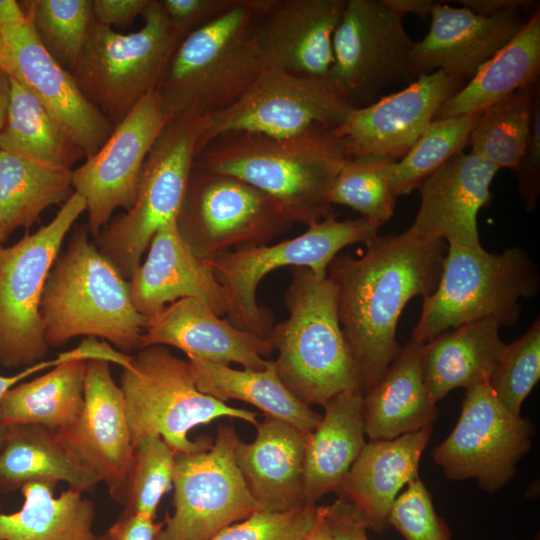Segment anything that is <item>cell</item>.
I'll return each mask as SVG.
<instances>
[{
    "label": "cell",
    "instance_id": "1",
    "mask_svg": "<svg viewBox=\"0 0 540 540\" xmlns=\"http://www.w3.org/2000/svg\"><path fill=\"white\" fill-rule=\"evenodd\" d=\"M366 247L359 257L337 255L327 269L364 393L379 382L400 351L396 328L406 304L436 289L448 245L404 231L377 235Z\"/></svg>",
    "mask_w": 540,
    "mask_h": 540
},
{
    "label": "cell",
    "instance_id": "2",
    "mask_svg": "<svg viewBox=\"0 0 540 540\" xmlns=\"http://www.w3.org/2000/svg\"><path fill=\"white\" fill-rule=\"evenodd\" d=\"M347 160L330 130L287 139L228 132L197 151L193 168L235 177L273 200L292 224L309 226L334 215L329 193Z\"/></svg>",
    "mask_w": 540,
    "mask_h": 540
},
{
    "label": "cell",
    "instance_id": "3",
    "mask_svg": "<svg viewBox=\"0 0 540 540\" xmlns=\"http://www.w3.org/2000/svg\"><path fill=\"white\" fill-rule=\"evenodd\" d=\"M87 226H78L58 255L41 300L44 338L60 346L77 336L102 338L121 352L140 350L148 318L134 307L130 283L90 243Z\"/></svg>",
    "mask_w": 540,
    "mask_h": 540
},
{
    "label": "cell",
    "instance_id": "4",
    "mask_svg": "<svg viewBox=\"0 0 540 540\" xmlns=\"http://www.w3.org/2000/svg\"><path fill=\"white\" fill-rule=\"evenodd\" d=\"M258 7L259 0H236L182 39L156 86L170 118L226 108L266 69L254 34Z\"/></svg>",
    "mask_w": 540,
    "mask_h": 540
},
{
    "label": "cell",
    "instance_id": "5",
    "mask_svg": "<svg viewBox=\"0 0 540 540\" xmlns=\"http://www.w3.org/2000/svg\"><path fill=\"white\" fill-rule=\"evenodd\" d=\"M291 276L284 294L289 316L270 334L279 378L308 406H322L347 389L364 392L340 325L335 285L308 268L294 267Z\"/></svg>",
    "mask_w": 540,
    "mask_h": 540
},
{
    "label": "cell",
    "instance_id": "6",
    "mask_svg": "<svg viewBox=\"0 0 540 540\" xmlns=\"http://www.w3.org/2000/svg\"><path fill=\"white\" fill-rule=\"evenodd\" d=\"M539 287L537 267L520 246L495 254L483 247L448 245L440 280L434 292L423 298L411 340L424 344L484 318L513 326L520 316L518 301L536 296Z\"/></svg>",
    "mask_w": 540,
    "mask_h": 540
},
{
    "label": "cell",
    "instance_id": "7",
    "mask_svg": "<svg viewBox=\"0 0 540 540\" xmlns=\"http://www.w3.org/2000/svg\"><path fill=\"white\" fill-rule=\"evenodd\" d=\"M143 27L123 34L92 21L69 69L84 96L115 125L155 89L172 54L188 34L173 24L159 0L142 13Z\"/></svg>",
    "mask_w": 540,
    "mask_h": 540
},
{
    "label": "cell",
    "instance_id": "8",
    "mask_svg": "<svg viewBox=\"0 0 540 540\" xmlns=\"http://www.w3.org/2000/svg\"><path fill=\"white\" fill-rule=\"evenodd\" d=\"M133 445L145 435H160L176 452H191L210 445L211 437L192 441L188 433L196 426L229 417L257 425V413L231 407L198 390L188 359L172 354L165 346L139 350L120 376Z\"/></svg>",
    "mask_w": 540,
    "mask_h": 540
},
{
    "label": "cell",
    "instance_id": "9",
    "mask_svg": "<svg viewBox=\"0 0 540 540\" xmlns=\"http://www.w3.org/2000/svg\"><path fill=\"white\" fill-rule=\"evenodd\" d=\"M204 126L205 116L197 113L169 120L145 159L134 204L95 238L98 250L126 280L158 229L177 217Z\"/></svg>",
    "mask_w": 540,
    "mask_h": 540
},
{
    "label": "cell",
    "instance_id": "10",
    "mask_svg": "<svg viewBox=\"0 0 540 540\" xmlns=\"http://www.w3.org/2000/svg\"><path fill=\"white\" fill-rule=\"evenodd\" d=\"M379 227L363 217L340 221L335 214L307 226L304 233L273 245L244 247L209 261L227 302V319L235 327L269 337L271 311L257 303L260 281L281 267H303L327 275L331 261L349 245L371 242Z\"/></svg>",
    "mask_w": 540,
    "mask_h": 540
},
{
    "label": "cell",
    "instance_id": "11",
    "mask_svg": "<svg viewBox=\"0 0 540 540\" xmlns=\"http://www.w3.org/2000/svg\"><path fill=\"white\" fill-rule=\"evenodd\" d=\"M84 211L85 199L74 192L48 224L11 246L0 245L2 366L26 368L47 355L40 312L44 286L66 234Z\"/></svg>",
    "mask_w": 540,
    "mask_h": 540
},
{
    "label": "cell",
    "instance_id": "12",
    "mask_svg": "<svg viewBox=\"0 0 540 540\" xmlns=\"http://www.w3.org/2000/svg\"><path fill=\"white\" fill-rule=\"evenodd\" d=\"M178 232L199 258L267 245L292 225L278 205L229 175L193 168L176 217Z\"/></svg>",
    "mask_w": 540,
    "mask_h": 540
},
{
    "label": "cell",
    "instance_id": "13",
    "mask_svg": "<svg viewBox=\"0 0 540 540\" xmlns=\"http://www.w3.org/2000/svg\"><path fill=\"white\" fill-rule=\"evenodd\" d=\"M402 19L381 0H346L332 39L328 79L353 108L375 102L390 86L417 78L415 42Z\"/></svg>",
    "mask_w": 540,
    "mask_h": 540
},
{
    "label": "cell",
    "instance_id": "14",
    "mask_svg": "<svg viewBox=\"0 0 540 540\" xmlns=\"http://www.w3.org/2000/svg\"><path fill=\"white\" fill-rule=\"evenodd\" d=\"M238 439L232 425L221 424L210 445L176 452L174 513L155 540H209L257 511L235 461Z\"/></svg>",
    "mask_w": 540,
    "mask_h": 540
},
{
    "label": "cell",
    "instance_id": "15",
    "mask_svg": "<svg viewBox=\"0 0 540 540\" xmlns=\"http://www.w3.org/2000/svg\"><path fill=\"white\" fill-rule=\"evenodd\" d=\"M352 109L328 78L266 68L235 102L205 116L198 150L228 132L287 139L317 130L334 131Z\"/></svg>",
    "mask_w": 540,
    "mask_h": 540
},
{
    "label": "cell",
    "instance_id": "16",
    "mask_svg": "<svg viewBox=\"0 0 540 540\" xmlns=\"http://www.w3.org/2000/svg\"><path fill=\"white\" fill-rule=\"evenodd\" d=\"M533 434V424L507 410L485 382L466 390L458 422L432 458L449 480L475 479L494 493L514 476Z\"/></svg>",
    "mask_w": 540,
    "mask_h": 540
},
{
    "label": "cell",
    "instance_id": "17",
    "mask_svg": "<svg viewBox=\"0 0 540 540\" xmlns=\"http://www.w3.org/2000/svg\"><path fill=\"white\" fill-rule=\"evenodd\" d=\"M171 118L155 89L115 125L105 143L73 169L74 192L85 199L87 229L96 238L117 208L134 204L141 170L156 139Z\"/></svg>",
    "mask_w": 540,
    "mask_h": 540
},
{
    "label": "cell",
    "instance_id": "18",
    "mask_svg": "<svg viewBox=\"0 0 540 540\" xmlns=\"http://www.w3.org/2000/svg\"><path fill=\"white\" fill-rule=\"evenodd\" d=\"M0 33V67L36 97L85 159L93 156L115 124L88 101L70 71L45 50L28 14L24 22Z\"/></svg>",
    "mask_w": 540,
    "mask_h": 540
},
{
    "label": "cell",
    "instance_id": "19",
    "mask_svg": "<svg viewBox=\"0 0 540 540\" xmlns=\"http://www.w3.org/2000/svg\"><path fill=\"white\" fill-rule=\"evenodd\" d=\"M467 81L441 70L420 75L404 89L353 108L333 132L348 159L365 155L398 161L413 147L439 108Z\"/></svg>",
    "mask_w": 540,
    "mask_h": 540
},
{
    "label": "cell",
    "instance_id": "20",
    "mask_svg": "<svg viewBox=\"0 0 540 540\" xmlns=\"http://www.w3.org/2000/svg\"><path fill=\"white\" fill-rule=\"evenodd\" d=\"M57 432L121 504L134 445L124 396L109 362L87 361L82 409L71 424Z\"/></svg>",
    "mask_w": 540,
    "mask_h": 540
},
{
    "label": "cell",
    "instance_id": "21",
    "mask_svg": "<svg viewBox=\"0 0 540 540\" xmlns=\"http://www.w3.org/2000/svg\"><path fill=\"white\" fill-rule=\"evenodd\" d=\"M346 0H272L254 34L265 68L328 78L332 39Z\"/></svg>",
    "mask_w": 540,
    "mask_h": 540
},
{
    "label": "cell",
    "instance_id": "22",
    "mask_svg": "<svg viewBox=\"0 0 540 540\" xmlns=\"http://www.w3.org/2000/svg\"><path fill=\"white\" fill-rule=\"evenodd\" d=\"M529 11L512 8L485 17L437 2L427 35L414 45L415 76L441 70L468 81L520 31Z\"/></svg>",
    "mask_w": 540,
    "mask_h": 540
},
{
    "label": "cell",
    "instance_id": "23",
    "mask_svg": "<svg viewBox=\"0 0 540 540\" xmlns=\"http://www.w3.org/2000/svg\"><path fill=\"white\" fill-rule=\"evenodd\" d=\"M499 169L473 152L457 153L420 186L421 202L409 234L448 245L482 247L477 215L491 200Z\"/></svg>",
    "mask_w": 540,
    "mask_h": 540
},
{
    "label": "cell",
    "instance_id": "24",
    "mask_svg": "<svg viewBox=\"0 0 540 540\" xmlns=\"http://www.w3.org/2000/svg\"><path fill=\"white\" fill-rule=\"evenodd\" d=\"M172 346L187 359L218 364L236 363L250 370H262L275 350L271 337L241 330L217 315L199 299H179L148 318L140 350L149 346Z\"/></svg>",
    "mask_w": 540,
    "mask_h": 540
},
{
    "label": "cell",
    "instance_id": "25",
    "mask_svg": "<svg viewBox=\"0 0 540 540\" xmlns=\"http://www.w3.org/2000/svg\"><path fill=\"white\" fill-rule=\"evenodd\" d=\"M147 257L129 280L131 300L147 318L183 298L199 299L219 316L227 313L224 290L211 262L197 257L183 242L176 218L162 225Z\"/></svg>",
    "mask_w": 540,
    "mask_h": 540
},
{
    "label": "cell",
    "instance_id": "26",
    "mask_svg": "<svg viewBox=\"0 0 540 540\" xmlns=\"http://www.w3.org/2000/svg\"><path fill=\"white\" fill-rule=\"evenodd\" d=\"M251 443L238 439L234 456L256 512L284 513L307 505L303 492L307 434L270 417L257 423Z\"/></svg>",
    "mask_w": 540,
    "mask_h": 540
},
{
    "label": "cell",
    "instance_id": "27",
    "mask_svg": "<svg viewBox=\"0 0 540 540\" xmlns=\"http://www.w3.org/2000/svg\"><path fill=\"white\" fill-rule=\"evenodd\" d=\"M433 426L393 439L369 440L337 489L338 497L351 502L367 528L384 533L390 509L400 490L419 477V463Z\"/></svg>",
    "mask_w": 540,
    "mask_h": 540
},
{
    "label": "cell",
    "instance_id": "28",
    "mask_svg": "<svg viewBox=\"0 0 540 540\" xmlns=\"http://www.w3.org/2000/svg\"><path fill=\"white\" fill-rule=\"evenodd\" d=\"M364 392L344 390L322 406L316 428L307 434L303 492L306 504H317L336 492L366 444L362 415Z\"/></svg>",
    "mask_w": 540,
    "mask_h": 540
},
{
    "label": "cell",
    "instance_id": "29",
    "mask_svg": "<svg viewBox=\"0 0 540 540\" xmlns=\"http://www.w3.org/2000/svg\"><path fill=\"white\" fill-rule=\"evenodd\" d=\"M499 328L492 318L478 319L421 345L422 377L435 403L456 388L488 382L506 347Z\"/></svg>",
    "mask_w": 540,
    "mask_h": 540
},
{
    "label": "cell",
    "instance_id": "30",
    "mask_svg": "<svg viewBox=\"0 0 540 540\" xmlns=\"http://www.w3.org/2000/svg\"><path fill=\"white\" fill-rule=\"evenodd\" d=\"M407 342L379 382L364 393L362 415L369 440L393 439L432 426L439 414L423 381L420 347Z\"/></svg>",
    "mask_w": 540,
    "mask_h": 540
},
{
    "label": "cell",
    "instance_id": "31",
    "mask_svg": "<svg viewBox=\"0 0 540 540\" xmlns=\"http://www.w3.org/2000/svg\"><path fill=\"white\" fill-rule=\"evenodd\" d=\"M35 481L65 482L83 493L92 492L101 482L57 430L38 424L9 425L0 449V493Z\"/></svg>",
    "mask_w": 540,
    "mask_h": 540
},
{
    "label": "cell",
    "instance_id": "32",
    "mask_svg": "<svg viewBox=\"0 0 540 540\" xmlns=\"http://www.w3.org/2000/svg\"><path fill=\"white\" fill-rule=\"evenodd\" d=\"M540 11L486 61L437 111L434 120L483 112L517 90L539 82Z\"/></svg>",
    "mask_w": 540,
    "mask_h": 540
},
{
    "label": "cell",
    "instance_id": "33",
    "mask_svg": "<svg viewBox=\"0 0 540 540\" xmlns=\"http://www.w3.org/2000/svg\"><path fill=\"white\" fill-rule=\"evenodd\" d=\"M199 391L219 401L237 399L252 404L265 416L282 420L302 433L312 432L321 415L301 402L279 378L273 360L262 370L233 369L207 360L188 359Z\"/></svg>",
    "mask_w": 540,
    "mask_h": 540
},
{
    "label": "cell",
    "instance_id": "34",
    "mask_svg": "<svg viewBox=\"0 0 540 540\" xmlns=\"http://www.w3.org/2000/svg\"><path fill=\"white\" fill-rule=\"evenodd\" d=\"M56 484L35 481L20 490V510L0 513V540H91L95 508L84 493L68 488L54 496Z\"/></svg>",
    "mask_w": 540,
    "mask_h": 540
},
{
    "label": "cell",
    "instance_id": "35",
    "mask_svg": "<svg viewBox=\"0 0 540 540\" xmlns=\"http://www.w3.org/2000/svg\"><path fill=\"white\" fill-rule=\"evenodd\" d=\"M86 364L84 359L68 360L9 389L0 401V423L38 424L57 431L71 424L84 403Z\"/></svg>",
    "mask_w": 540,
    "mask_h": 540
},
{
    "label": "cell",
    "instance_id": "36",
    "mask_svg": "<svg viewBox=\"0 0 540 540\" xmlns=\"http://www.w3.org/2000/svg\"><path fill=\"white\" fill-rule=\"evenodd\" d=\"M72 171L0 150V228L6 236L32 226L49 206L65 203L74 194Z\"/></svg>",
    "mask_w": 540,
    "mask_h": 540
},
{
    "label": "cell",
    "instance_id": "37",
    "mask_svg": "<svg viewBox=\"0 0 540 540\" xmlns=\"http://www.w3.org/2000/svg\"><path fill=\"white\" fill-rule=\"evenodd\" d=\"M10 79L5 124L0 131V150L52 167L72 170L85 158L44 106L16 80Z\"/></svg>",
    "mask_w": 540,
    "mask_h": 540
},
{
    "label": "cell",
    "instance_id": "38",
    "mask_svg": "<svg viewBox=\"0 0 540 540\" xmlns=\"http://www.w3.org/2000/svg\"><path fill=\"white\" fill-rule=\"evenodd\" d=\"M540 83L522 88L487 108L473 128L471 152L499 170L515 171L525 151Z\"/></svg>",
    "mask_w": 540,
    "mask_h": 540
},
{
    "label": "cell",
    "instance_id": "39",
    "mask_svg": "<svg viewBox=\"0 0 540 540\" xmlns=\"http://www.w3.org/2000/svg\"><path fill=\"white\" fill-rule=\"evenodd\" d=\"M396 160L365 155L348 159L329 193L331 205H343L381 227L394 212L397 196L392 187Z\"/></svg>",
    "mask_w": 540,
    "mask_h": 540
},
{
    "label": "cell",
    "instance_id": "40",
    "mask_svg": "<svg viewBox=\"0 0 540 540\" xmlns=\"http://www.w3.org/2000/svg\"><path fill=\"white\" fill-rule=\"evenodd\" d=\"M483 112L433 120L409 152L395 162L392 175L395 195L399 197L418 189L449 159L462 152Z\"/></svg>",
    "mask_w": 540,
    "mask_h": 540
},
{
    "label": "cell",
    "instance_id": "41",
    "mask_svg": "<svg viewBox=\"0 0 540 540\" xmlns=\"http://www.w3.org/2000/svg\"><path fill=\"white\" fill-rule=\"evenodd\" d=\"M45 50L62 67L77 60L93 21L92 0H32L22 2Z\"/></svg>",
    "mask_w": 540,
    "mask_h": 540
},
{
    "label": "cell",
    "instance_id": "42",
    "mask_svg": "<svg viewBox=\"0 0 540 540\" xmlns=\"http://www.w3.org/2000/svg\"><path fill=\"white\" fill-rule=\"evenodd\" d=\"M176 451L158 434H148L134 445L122 505L155 519L158 505L172 484Z\"/></svg>",
    "mask_w": 540,
    "mask_h": 540
},
{
    "label": "cell",
    "instance_id": "43",
    "mask_svg": "<svg viewBox=\"0 0 540 540\" xmlns=\"http://www.w3.org/2000/svg\"><path fill=\"white\" fill-rule=\"evenodd\" d=\"M540 378V319L506 347L493 370L488 385L499 402L520 415L523 401Z\"/></svg>",
    "mask_w": 540,
    "mask_h": 540
},
{
    "label": "cell",
    "instance_id": "44",
    "mask_svg": "<svg viewBox=\"0 0 540 540\" xmlns=\"http://www.w3.org/2000/svg\"><path fill=\"white\" fill-rule=\"evenodd\" d=\"M388 525L405 540H452L448 525L437 514L431 494L419 477L395 499Z\"/></svg>",
    "mask_w": 540,
    "mask_h": 540
},
{
    "label": "cell",
    "instance_id": "45",
    "mask_svg": "<svg viewBox=\"0 0 540 540\" xmlns=\"http://www.w3.org/2000/svg\"><path fill=\"white\" fill-rule=\"evenodd\" d=\"M317 504L284 513L255 512L209 540H305L317 516Z\"/></svg>",
    "mask_w": 540,
    "mask_h": 540
},
{
    "label": "cell",
    "instance_id": "46",
    "mask_svg": "<svg viewBox=\"0 0 540 540\" xmlns=\"http://www.w3.org/2000/svg\"><path fill=\"white\" fill-rule=\"evenodd\" d=\"M513 172L526 210L531 212L535 209L540 195V95L535 101L525 151Z\"/></svg>",
    "mask_w": 540,
    "mask_h": 540
},
{
    "label": "cell",
    "instance_id": "47",
    "mask_svg": "<svg viewBox=\"0 0 540 540\" xmlns=\"http://www.w3.org/2000/svg\"><path fill=\"white\" fill-rule=\"evenodd\" d=\"M168 19L188 33L215 19L236 0H159Z\"/></svg>",
    "mask_w": 540,
    "mask_h": 540
},
{
    "label": "cell",
    "instance_id": "48",
    "mask_svg": "<svg viewBox=\"0 0 540 540\" xmlns=\"http://www.w3.org/2000/svg\"><path fill=\"white\" fill-rule=\"evenodd\" d=\"M320 511L336 540H369L364 518L351 502L338 497Z\"/></svg>",
    "mask_w": 540,
    "mask_h": 540
},
{
    "label": "cell",
    "instance_id": "49",
    "mask_svg": "<svg viewBox=\"0 0 540 540\" xmlns=\"http://www.w3.org/2000/svg\"><path fill=\"white\" fill-rule=\"evenodd\" d=\"M150 0H92L93 20L119 28L129 26L149 4Z\"/></svg>",
    "mask_w": 540,
    "mask_h": 540
},
{
    "label": "cell",
    "instance_id": "50",
    "mask_svg": "<svg viewBox=\"0 0 540 540\" xmlns=\"http://www.w3.org/2000/svg\"><path fill=\"white\" fill-rule=\"evenodd\" d=\"M163 524L124 509L107 531L113 540H155Z\"/></svg>",
    "mask_w": 540,
    "mask_h": 540
},
{
    "label": "cell",
    "instance_id": "51",
    "mask_svg": "<svg viewBox=\"0 0 540 540\" xmlns=\"http://www.w3.org/2000/svg\"><path fill=\"white\" fill-rule=\"evenodd\" d=\"M83 356L84 355H83V351L81 347L76 346L73 349H70L68 351L58 354L55 358L51 360H42L38 363L28 366L15 375H12V376L0 375V401L2 397L4 396V394L9 389L19 384L22 380L29 377L30 375H33L45 369H49V368L51 369L68 360L83 359Z\"/></svg>",
    "mask_w": 540,
    "mask_h": 540
},
{
    "label": "cell",
    "instance_id": "52",
    "mask_svg": "<svg viewBox=\"0 0 540 540\" xmlns=\"http://www.w3.org/2000/svg\"><path fill=\"white\" fill-rule=\"evenodd\" d=\"M464 8L480 16H492L512 8L530 9L534 1L529 0H458Z\"/></svg>",
    "mask_w": 540,
    "mask_h": 540
},
{
    "label": "cell",
    "instance_id": "53",
    "mask_svg": "<svg viewBox=\"0 0 540 540\" xmlns=\"http://www.w3.org/2000/svg\"><path fill=\"white\" fill-rule=\"evenodd\" d=\"M391 11L403 18L406 14H414L422 19L427 18L437 2L433 0H381Z\"/></svg>",
    "mask_w": 540,
    "mask_h": 540
},
{
    "label": "cell",
    "instance_id": "54",
    "mask_svg": "<svg viewBox=\"0 0 540 540\" xmlns=\"http://www.w3.org/2000/svg\"><path fill=\"white\" fill-rule=\"evenodd\" d=\"M27 13L15 0H0V31L17 26L24 22Z\"/></svg>",
    "mask_w": 540,
    "mask_h": 540
},
{
    "label": "cell",
    "instance_id": "55",
    "mask_svg": "<svg viewBox=\"0 0 540 540\" xmlns=\"http://www.w3.org/2000/svg\"><path fill=\"white\" fill-rule=\"evenodd\" d=\"M10 96V79L7 73L0 67V131L5 120Z\"/></svg>",
    "mask_w": 540,
    "mask_h": 540
},
{
    "label": "cell",
    "instance_id": "56",
    "mask_svg": "<svg viewBox=\"0 0 540 540\" xmlns=\"http://www.w3.org/2000/svg\"><path fill=\"white\" fill-rule=\"evenodd\" d=\"M305 540H336L321 514L320 505L317 508L315 524Z\"/></svg>",
    "mask_w": 540,
    "mask_h": 540
},
{
    "label": "cell",
    "instance_id": "57",
    "mask_svg": "<svg viewBox=\"0 0 540 540\" xmlns=\"http://www.w3.org/2000/svg\"><path fill=\"white\" fill-rule=\"evenodd\" d=\"M91 540H113L111 535L106 531L105 533L101 535H95L93 539Z\"/></svg>",
    "mask_w": 540,
    "mask_h": 540
},
{
    "label": "cell",
    "instance_id": "58",
    "mask_svg": "<svg viewBox=\"0 0 540 540\" xmlns=\"http://www.w3.org/2000/svg\"><path fill=\"white\" fill-rule=\"evenodd\" d=\"M7 426L0 423V449L6 435Z\"/></svg>",
    "mask_w": 540,
    "mask_h": 540
},
{
    "label": "cell",
    "instance_id": "59",
    "mask_svg": "<svg viewBox=\"0 0 540 540\" xmlns=\"http://www.w3.org/2000/svg\"><path fill=\"white\" fill-rule=\"evenodd\" d=\"M7 239L6 234L4 231L0 228V245Z\"/></svg>",
    "mask_w": 540,
    "mask_h": 540
},
{
    "label": "cell",
    "instance_id": "60",
    "mask_svg": "<svg viewBox=\"0 0 540 540\" xmlns=\"http://www.w3.org/2000/svg\"><path fill=\"white\" fill-rule=\"evenodd\" d=\"M2 55H3V41H2V36L0 33V60L2 58Z\"/></svg>",
    "mask_w": 540,
    "mask_h": 540
},
{
    "label": "cell",
    "instance_id": "61",
    "mask_svg": "<svg viewBox=\"0 0 540 540\" xmlns=\"http://www.w3.org/2000/svg\"><path fill=\"white\" fill-rule=\"evenodd\" d=\"M535 540H540V537H539V535H537V537L535 538Z\"/></svg>",
    "mask_w": 540,
    "mask_h": 540
}]
</instances>
